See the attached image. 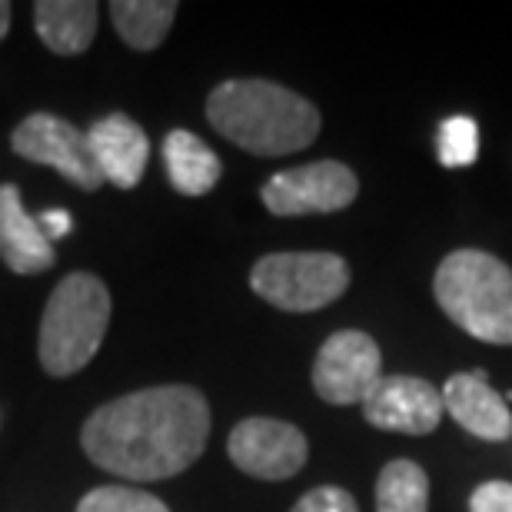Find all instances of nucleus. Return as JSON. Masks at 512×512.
Returning <instances> with one entry per match:
<instances>
[{
    "label": "nucleus",
    "mask_w": 512,
    "mask_h": 512,
    "mask_svg": "<svg viewBox=\"0 0 512 512\" xmlns=\"http://www.w3.org/2000/svg\"><path fill=\"white\" fill-rule=\"evenodd\" d=\"M210 439V403L197 386H147L87 416L80 446L90 463L130 483L180 476Z\"/></svg>",
    "instance_id": "nucleus-1"
},
{
    "label": "nucleus",
    "mask_w": 512,
    "mask_h": 512,
    "mask_svg": "<svg viewBox=\"0 0 512 512\" xmlns=\"http://www.w3.org/2000/svg\"><path fill=\"white\" fill-rule=\"evenodd\" d=\"M207 120L220 137L256 157H286L320 137L323 117L310 100L273 80L247 77L213 87Z\"/></svg>",
    "instance_id": "nucleus-2"
},
{
    "label": "nucleus",
    "mask_w": 512,
    "mask_h": 512,
    "mask_svg": "<svg viewBox=\"0 0 512 512\" xmlns=\"http://www.w3.org/2000/svg\"><path fill=\"white\" fill-rule=\"evenodd\" d=\"M436 303L459 330L512 346V270L486 250H453L436 266Z\"/></svg>",
    "instance_id": "nucleus-3"
},
{
    "label": "nucleus",
    "mask_w": 512,
    "mask_h": 512,
    "mask_svg": "<svg viewBox=\"0 0 512 512\" xmlns=\"http://www.w3.org/2000/svg\"><path fill=\"white\" fill-rule=\"evenodd\" d=\"M110 326V290L94 273L64 276L40 320V366L54 380L80 373L94 360Z\"/></svg>",
    "instance_id": "nucleus-4"
},
{
    "label": "nucleus",
    "mask_w": 512,
    "mask_h": 512,
    "mask_svg": "<svg viewBox=\"0 0 512 512\" xmlns=\"http://www.w3.org/2000/svg\"><path fill=\"white\" fill-rule=\"evenodd\" d=\"M253 293L283 313H313L350 290V263L336 253H270L250 270Z\"/></svg>",
    "instance_id": "nucleus-5"
},
{
    "label": "nucleus",
    "mask_w": 512,
    "mask_h": 512,
    "mask_svg": "<svg viewBox=\"0 0 512 512\" xmlns=\"http://www.w3.org/2000/svg\"><path fill=\"white\" fill-rule=\"evenodd\" d=\"M360 193L356 173L340 160H316L280 170L263 183L260 200L273 217H313L346 210Z\"/></svg>",
    "instance_id": "nucleus-6"
},
{
    "label": "nucleus",
    "mask_w": 512,
    "mask_h": 512,
    "mask_svg": "<svg viewBox=\"0 0 512 512\" xmlns=\"http://www.w3.org/2000/svg\"><path fill=\"white\" fill-rule=\"evenodd\" d=\"M10 147L17 157L57 170L77 190L94 193L104 187V173L94 160L87 133L57 114H30L20 120L17 130L10 133Z\"/></svg>",
    "instance_id": "nucleus-7"
},
{
    "label": "nucleus",
    "mask_w": 512,
    "mask_h": 512,
    "mask_svg": "<svg viewBox=\"0 0 512 512\" xmlns=\"http://www.w3.org/2000/svg\"><path fill=\"white\" fill-rule=\"evenodd\" d=\"M383 380V353L370 333L340 330L320 346L313 360V389L330 406H353Z\"/></svg>",
    "instance_id": "nucleus-8"
},
{
    "label": "nucleus",
    "mask_w": 512,
    "mask_h": 512,
    "mask_svg": "<svg viewBox=\"0 0 512 512\" xmlns=\"http://www.w3.org/2000/svg\"><path fill=\"white\" fill-rule=\"evenodd\" d=\"M230 463L263 483H283L296 476L310 459V443L303 429L270 416H250L233 426L227 439Z\"/></svg>",
    "instance_id": "nucleus-9"
},
{
    "label": "nucleus",
    "mask_w": 512,
    "mask_h": 512,
    "mask_svg": "<svg viewBox=\"0 0 512 512\" xmlns=\"http://www.w3.org/2000/svg\"><path fill=\"white\" fill-rule=\"evenodd\" d=\"M443 416V389L419 376H383L363 399V419L386 433L426 436Z\"/></svg>",
    "instance_id": "nucleus-10"
},
{
    "label": "nucleus",
    "mask_w": 512,
    "mask_h": 512,
    "mask_svg": "<svg viewBox=\"0 0 512 512\" xmlns=\"http://www.w3.org/2000/svg\"><path fill=\"white\" fill-rule=\"evenodd\" d=\"M446 413L466 429L469 436L486 439V443H503L512 436V413L506 396H499L489 386L486 370H469L449 376L443 386Z\"/></svg>",
    "instance_id": "nucleus-11"
},
{
    "label": "nucleus",
    "mask_w": 512,
    "mask_h": 512,
    "mask_svg": "<svg viewBox=\"0 0 512 512\" xmlns=\"http://www.w3.org/2000/svg\"><path fill=\"white\" fill-rule=\"evenodd\" d=\"M87 140L107 183L120 190L140 187L150 163V140L137 120L127 114H110L87 130Z\"/></svg>",
    "instance_id": "nucleus-12"
},
{
    "label": "nucleus",
    "mask_w": 512,
    "mask_h": 512,
    "mask_svg": "<svg viewBox=\"0 0 512 512\" xmlns=\"http://www.w3.org/2000/svg\"><path fill=\"white\" fill-rule=\"evenodd\" d=\"M0 260L20 276L47 273L57 263L54 243L24 210L17 183H0Z\"/></svg>",
    "instance_id": "nucleus-13"
},
{
    "label": "nucleus",
    "mask_w": 512,
    "mask_h": 512,
    "mask_svg": "<svg viewBox=\"0 0 512 512\" xmlns=\"http://www.w3.org/2000/svg\"><path fill=\"white\" fill-rule=\"evenodd\" d=\"M100 7L94 0H37L34 27L47 50L60 57H77L90 50L97 37Z\"/></svg>",
    "instance_id": "nucleus-14"
},
{
    "label": "nucleus",
    "mask_w": 512,
    "mask_h": 512,
    "mask_svg": "<svg viewBox=\"0 0 512 512\" xmlns=\"http://www.w3.org/2000/svg\"><path fill=\"white\" fill-rule=\"evenodd\" d=\"M163 160H167V177L173 190L183 197H203L220 183L223 163L207 147V140H200L190 130H170L163 140Z\"/></svg>",
    "instance_id": "nucleus-15"
},
{
    "label": "nucleus",
    "mask_w": 512,
    "mask_h": 512,
    "mask_svg": "<svg viewBox=\"0 0 512 512\" xmlns=\"http://www.w3.org/2000/svg\"><path fill=\"white\" fill-rule=\"evenodd\" d=\"M173 0H114L110 20H114L120 40L133 50H157L163 37L170 34L173 17H177Z\"/></svg>",
    "instance_id": "nucleus-16"
},
{
    "label": "nucleus",
    "mask_w": 512,
    "mask_h": 512,
    "mask_svg": "<svg viewBox=\"0 0 512 512\" xmlns=\"http://www.w3.org/2000/svg\"><path fill=\"white\" fill-rule=\"evenodd\" d=\"M376 512H429V476L413 459H393L376 479Z\"/></svg>",
    "instance_id": "nucleus-17"
},
{
    "label": "nucleus",
    "mask_w": 512,
    "mask_h": 512,
    "mask_svg": "<svg viewBox=\"0 0 512 512\" xmlns=\"http://www.w3.org/2000/svg\"><path fill=\"white\" fill-rule=\"evenodd\" d=\"M77 512H170L163 499L137 486H97L77 503Z\"/></svg>",
    "instance_id": "nucleus-18"
},
{
    "label": "nucleus",
    "mask_w": 512,
    "mask_h": 512,
    "mask_svg": "<svg viewBox=\"0 0 512 512\" xmlns=\"http://www.w3.org/2000/svg\"><path fill=\"white\" fill-rule=\"evenodd\" d=\"M436 153L443 167H469L479 157V127L473 117H449L439 124Z\"/></svg>",
    "instance_id": "nucleus-19"
},
{
    "label": "nucleus",
    "mask_w": 512,
    "mask_h": 512,
    "mask_svg": "<svg viewBox=\"0 0 512 512\" xmlns=\"http://www.w3.org/2000/svg\"><path fill=\"white\" fill-rule=\"evenodd\" d=\"M290 512H360V506L340 486H316Z\"/></svg>",
    "instance_id": "nucleus-20"
},
{
    "label": "nucleus",
    "mask_w": 512,
    "mask_h": 512,
    "mask_svg": "<svg viewBox=\"0 0 512 512\" xmlns=\"http://www.w3.org/2000/svg\"><path fill=\"white\" fill-rule=\"evenodd\" d=\"M469 512H512V483L493 479L476 486V493L469 496Z\"/></svg>",
    "instance_id": "nucleus-21"
},
{
    "label": "nucleus",
    "mask_w": 512,
    "mask_h": 512,
    "mask_svg": "<svg viewBox=\"0 0 512 512\" xmlns=\"http://www.w3.org/2000/svg\"><path fill=\"white\" fill-rule=\"evenodd\" d=\"M37 227L44 230V237L54 243L60 237H67V230H70V213L64 210H44L40 213V220H37Z\"/></svg>",
    "instance_id": "nucleus-22"
},
{
    "label": "nucleus",
    "mask_w": 512,
    "mask_h": 512,
    "mask_svg": "<svg viewBox=\"0 0 512 512\" xmlns=\"http://www.w3.org/2000/svg\"><path fill=\"white\" fill-rule=\"evenodd\" d=\"M7 30H10V4L7 0H0V40L7 37Z\"/></svg>",
    "instance_id": "nucleus-23"
}]
</instances>
